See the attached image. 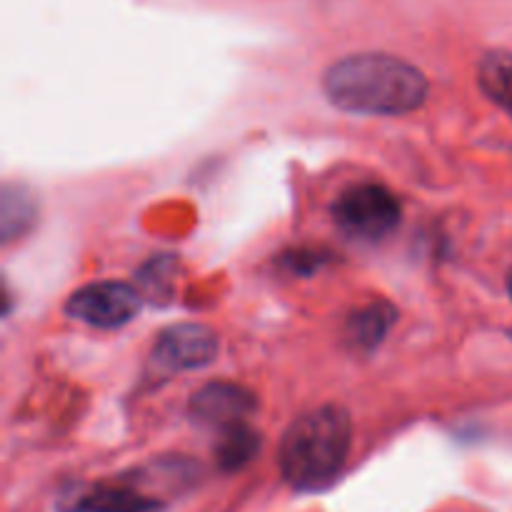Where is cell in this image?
Segmentation results:
<instances>
[{
  "label": "cell",
  "mask_w": 512,
  "mask_h": 512,
  "mask_svg": "<svg viewBox=\"0 0 512 512\" xmlns=\"http://www.w3.org/2000/svg\"><path fill=\"white\" fill-rule=\"evenodd\" d=\"M143 295L135 285L120 280H100L75 290L65 300V315L93 328H123L138 315Z\"/></svg>",
  "instance_id": "4"
},
{
  "label": "cell",
  "mask_w": 512,
  "mask_h": 512,
  "mask_svg": "<svg viewBox=\"0 0 512 512\" xmlns=\"http://www.w3.org/2000/svg\"><path fill=\"white\" fill-rule=\"evenodd\" d=\"M333 218L348 238L373 243L398 228L400 203L385 185L360 183L338 195Z\"/></svg>",
  "instance_id": "3"
},
{
  "label": "cell",
  "mask_w": 512,
  "mask_h": 512,
  "mask_svg": "<svg viewBox=\"0 0 512 512\" xmlns=\"http://www.w3.org/2000/svg\"><path fill=\"white\" fill-rule=\"evenodd\" d=\"M255 395L238 383H208L190 398V415L213 428L245 423L255 410Z\"/></svg>",
  "instance_id": "6"
},
{
  "label": "cell",
  "mask_w": 512,
  "mask_h": 512,
  "mask_svg": "<svg viewBox=\"0 0 512 512\" xmlns=\"http://www.w3.org/2000/svg\"><path fill=\"white\" fill-rule=\"evenodd\" d=\"M508 293H510V298H512V270L508 273Z\"/></svg>",
  "instance_id": "14"
},
{
  "label": "cell",
  "mask_w": 512,
  "mask_h": 512,
  "mask_svg": "<svg viewBox=\"0 0 512 512\" xmlns=\"http://www.w3.org/2000/svg\"><path fill=\"white\" fill-rule=\"evenodd\" d=\"M353 423L340 405H323L300 415L280 440L278 465L288 485L315 493L335 483L348 460Z\"/></svg>",
  "instance_id": "2"
},
{
  "label": "cell",
  "mask_w": 512,
  "mask_h": 512,
  "mask_svg": "<svg viewBox=\"0 0 512 512\" xmlns=\"http://www.w3.org/2000/svg\"><path fill=\"white\" fill-rule=\"evenodd\" d=\"M180 263L175 255L163 253L150 258L135 275V288L140 290L143 300L153 305H168L175 295V283H178Z\"/></svg>",
  "instance_id": "9"
},
{
  "label": "cell",
  "mask_w": 512,
  "mask_h": 512,
  "mask_svg": "<svg viewBox=\"0 0 512 512\" xmlns=\"http://www.w3.org/2000/svg\"><path fill=\"white\" fill-rule=\"evenodd\" d=\"M285 263L290 265V270L293 273H300V275H308L313 273L315 268H320V265L325 263L323 253H310V250H300V253H293L285 258Z\"/></svg>",
  "instance_id": "13"
},
{
  "label": "cell",
  "mask_w": 512,
  "mask_h": 512,
  "mask_svg": "<svg viewBox=\"0 0 512 512\" xmlns=\"http://www.w3.org/2000/svg\"><path fill=\"white\" fill-rule=\"evenodd\" d=\"M395 323H398L395 305L388 300H373L350 313L348 323H345V340L360 353H370L388 338Z\"/></svg>",
  "instance_id": "8"
},
{
  "label": "cell",
  "mask_w": 512,
  "mask_h": 512,
  "mask_svg": "<svg viewBox=\"0 0 512 512\" xmlns=\"http://www.w3.org/2000/svg\"><path fill=\"white\" fill-rule=\"evenodd\" d=\"M260 435L248 423H235L220 430V440L215 445L218 465L228 473L245 468L258 455Z\"/></svg>",
  "instance_id": "11"
},
{
  "label": "cell",
  "mask_w": 512,
  "mask_h": 512,
  "mask_svg": "<svg viewBox=\"0 0 512 512\" xmlns=\"http://www.w3.org/2000/svg\"><path fill=\"white\" fill-rule=\"evenodd\" d=\"M323 90L335 108L360 115H405L428 98V78L413 63L385 53H358L330 65Z\"/></svg>",
  "instance_id": "1"
},
{
  "label": "cell",
  "mask_w": 512,
  "mask_h": 512,
  "mask_svg": "<svg viewBox=\"0 0 512 512\" xmlns=\"http://www.w3.org/2000/svg\"><path fill=\"white\" fill-rule=\"evenodd\" d=\"M218 335L200 323L170 325L158 335L153 348V365L160 373L208 368L218 358Z\"/></svg>",
  "instance_id": "5"
},
{
  "label": "cell",
  "mask_w": 512,
  "mask_h": 512,
  "mask_svg": "<svg viewBox=\"0 0 512 512\" xmlns=\"http://www.w3.org/2000/svg\"><path fill=\"white\" fill-rule=\"evenodd\" d=\"M35 198L30 190H25L23 185H5L3 188V208H0V215H3V240L10 243L13 238H20L23 233H28L30 225L35 223Z\"/></svg>",
  "instance_id": "12"
},
{
  "label": "cell",
  "mask_w": 512,
  "mask_h": 512,
  "mask_svg": "<svg viewBox=\"0 0 512 512\" xmlns=\"http://www.w3.org/2000/svg\"><path fill=\"white\" fill-rule=\"evenodd\" d=\"M163 503L133 485H95L68 503L63 512H160Z\"/></svg>",
  "instance_id": "7"
},
{
  "label": "cell",
  "mask_w": 512,
  "mask_h": 512,
  "mask_svg": "<svg viewBox=\"0 0 512 512\" xmlns=\"http://www.w3.org/2000/svg\"><path fill=\"white\" fill-rule=\"evenodd\" d=\"M478 85L495 105L512 118V53L490 50L478 63Z\"/></svg>",
  "instance_id": "10"
}]
</instances>
